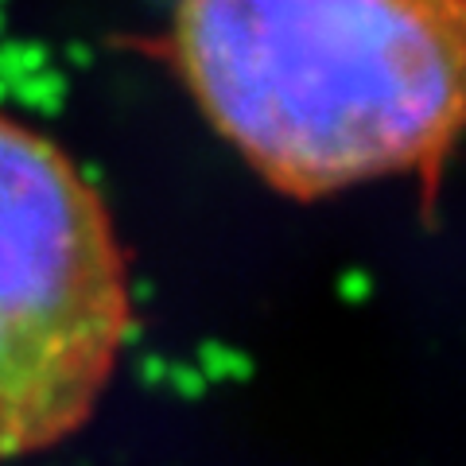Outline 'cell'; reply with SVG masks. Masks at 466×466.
I'll use <instances>...</instances> for the list:
<instances>
[{"label":"cell","mask_w":466,"mask_h":466,"mask_svg":"<svg viewBox=\"0 0 466 466\" xmlns=\"http://www.w3.org/2000/svg\"><path fill=\"white\" fill-rule=\"evenodd\" d=\"M462 0H183L175 51L214 128L284 195L440 179L462 121Z\"/></svg>","instance_id":"cell-1"},{"label":"cell","mask_w":466,"mask_h":466,"mask_svg":"<svg viewBox=\"0 0 466 466\" xmlns=\"http://www.w3.org/2000/svg\"><path fill=\"white\" fill-rule=\"evenodd\" d=\"M128 327L106 202L63 148L0 113V466L94 416Z\"/></svg>","instance_id":"cell-2"}]
</instances>
